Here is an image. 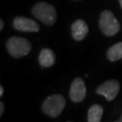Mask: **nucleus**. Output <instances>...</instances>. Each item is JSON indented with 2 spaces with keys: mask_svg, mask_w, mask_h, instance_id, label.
Listing matches in <instances>:
<instances>
[{
  "mask_svg": "<svg viewBox=\"0 0 122 122\" xmlns=\"http://www.w3.org/2000/svg\"><path fill=\"white\" fill-rule=\"evenodd\" d=\"M32 14L46 25H53L56 20V11L54 6L45 2L36 3L32 9Z\"/></svg>",
  "mask_w": 122,
  "mask_h": 122,
  "instance_id": "obj_1",
  "label": "nucleus"
},
{
  "mask_svg": "<svg viewBox=\"0 0 122 122\" xmlns=\"http://www.w3.org/2000/svg\"><path fill=\"white\" fill-rule=\"evenodd\" d=\"M6 48L12 56L19 58L29 54L31 50V44L25 38L13 36L7 41Z\"/></svg>",
  "mask_w": 122,
  "mask_h": 122,
  "instance_id": "obj_2",
  "label": "nucleus"
},
{
  "mask_svg": "<svg viewBox=\"0 0 122 122\" xmlns=\"http://www.w3.org/2000/svg\"><path fill=\"white\" fill-rule=\"evenodd\" d=\"M66 106L65 98L60 94H52L48 97L42 104V110L52 117H56L62 113Z\"/></svg>",
  "mask_w": 122,
  "mask_h": 122,
  "instance_id": "obj_3",
  "label": "nucleus"
},
{
  "mask_svg": "<svg viewBox=\"0 0 122 122\" xmlns=\"http://www.w3.org/2000/svg\"><path fill=\"white\" fill-rule=\"evenodd\" d=\"M100 28L105 35L112 36L120 30V24L113 14L109 10H104L100 15Z\"/></svg>",
  "mask_w": 122,
  "mask_h": 122,
  "instance_id": "obj_4",
  "label": "nucleus"
},
{
  "mask_svg": "<svg viewBox=\"0 0 122 122\" xmlns=\"http://www.w3.org/2000/svg\"><path fill=\"white\" fill-rule=\"evenodd\" d=\"M120 85L117 80H108L102 83L97 89V93L98 94L103 95L108 101H112L117 95Z\"/></svg>",
  "mask_w": 122,
  "mask_h": 122,
  "instance_id": "obj_5",
  "label": "nucleus"
},
{
  "mask_svg": "<svg viewBox=\"0 0 122 122\" xmlns=\"http://www.w3.org/2000/svg\"><path fill=\"white\" fill-rule=\"evenodd\" d=\"M86 89L84 81L80 78H76L72 82L70 89V97L73 102H79L85 98Z\"/></svg>",
  "mask_w": 122,
  "mask_h": 122,
  "instance_id": "obj_6",
  "label": "nucleus"
},
{
  "mask_svg": "<svg viewBox=\"0 0 122 122\" xmlns=\"http://www.w3.org/2000/svg\"><path fill=\"white\" fill-rule=\"evenodd\" d=\"M13 25L17 30L22 32H37L39 25L33 19L25 17H16L13 21Z\"/></svg>",
  "mask_w": 122,
  "mask_h": 122,
  "instance_id": "obj_7",
  "label": "nucleus"
},
{
  "mask_svg": "<svg viewBox=\"0 0 122 122\" xmlns=\"http://www.w3.org/2000/svg\"><path fill=\"white\" fill-rule=\"evenodd\" d=\"M88 26L83 20L79 19L71 25V34L75 40L82 41L88 33Z\"/></svg>",
  "mask_w": 122,
  "mask_h": 122,
  "instance_id": "obj_8",
  "label": "nucleus"
},
{
  "mask_svg": "<svg viewBox=\"0 0 122 122\" xmlns=\"http://www.w3.org/2000/svg\"><path fill=\"white\" fill-rule=\"evenodd\" d=\"M54 52L49 48H44L39 56V63L44 67H48L55 63Z\"/></svg>",
  "mask_w": 122,
  "mask_h": 122,
  "instance_id": "obj_9",
  "label": "nucleus"
},
{
  "mask_svg": "<svg viewBox=\"0 0 122 122\" xmlns=\"http://www.w3.org/2000/svg\"><path fill=\"white\" fill-rule=\"evenodd\" d=\"M103 109L99 105H94L90 108L88 111V121L89 122H99L101 121Z\"/></svg>",
  "mask_w": 122,
  "mask_h": 122,
  "instance_id": "obj_10",
  "label": "nucleus"
},
{
  "mask_svg": "<svg viewBox=\"0 0 122 122\" xmlns=\"http://www.w3.org/2000/svg\"><path fill=\"white\" fill-rule=\"evenodd\" d=\"M107 57L110 61H117L122 59V42L112 46L107 52Z\"/></svg>",
  "mask_w": 122,
  "mask_h": 122,
  "instance_id": "obj_11",
  "label": "nucleus"
},
{
  "mask_svg": "<svg viewBox=\"0 0 122 122\" xmlns=\"http://www.w3.org/2000/svg\"><path fill=\"white\" fill-rule=\"evenodd\" d=\"M3 112H4V104L1 102H0V116L2 115Z\"/></svg>",
  "mask_w": 122,
  "mask_h": 122,
  "instance_id": "obj_12",
  "label": "nucleus"
},
{
  "mask_svg": "<svg viewBox=\"0 0 122 122\" xmlns=\"http://www.w3.org/2000/svg\"><path fill=\"white\" fill-rule=\"evenodd\" d=\"M3 26H4V23H3V21L2 20H0V30H2V28H3Z\"/></svg>",
  "mask_w": 122,
  "mask_h": 122,
  "instance_id": "obj_13",
  "label": "nucleus"
},
{
  "mask_svg": "<svg viewBox=\"0 0 122 122\" xmlns=\"http://www.w3.org/2000/svg\"><path fill=\"white\" fill-rule=\"evenodd\" d=\"M2 94H3V86H0V97H2Z\"/></svg>",
  "mask_w": 122,
  "mask_h": 122,
  "instance_id": "obj_14",
  "label": "nucleus"
},
{
  "mask_svg": "<svg viewBox=\"0 0 122 122\" xmlns=\"http://www.w3.org/2000/svg\"><path fill=\"white\" fill-rule=\"evenodd\" d=\"M119 2H120V3H121V6L122 7V0H119Z\"/></svg>",
  "mask_w": 122,
  "mask_h": 122,
  "instance_id": "obj_15",
  "label": "nucleus"
}]
</instances>
